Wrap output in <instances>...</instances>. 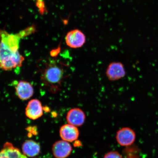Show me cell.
Masks as SVG:
<instances>
[{"mask_svg":"<svg viewBox=\"0 0 158 158\" xmlns=\"http://www.w3.org/2000/svg\"><path fill=\"white\" fill-rule=\"evenodd\" d=\"M15 85L16 92L18 97L22 100H27L34 94V89L30 83L24 81L17 82Z\"/></svg>","mask_w":158,"mask_h":158,"instance_id":"cell-7","label":"cell"},{"mask_svg":"<svg viewBox=\"0 0 158 158\" xmlns=\"http://www.w3.org/2000/svg\"><path fill=\"white\" fill-rule=\"evenodd\" d=\"M126 74L124 65L120 62H112L108 65L106 75L109 80L116 81L124 77Z\"/></svg>","mask_w":158,"mask_h":158,"instance_id":"cell-5","label":"cell"},{"mask_svg":"<svg viewBox=\"0 0 158 158\" xmlns=\"http://www.w3.org/2000/svg\"><path fill=\"white\" fill-rule=\"evenodd\" d=\"M23 153L29 157H34L40 152V147L39 144L33 140L26 141L22 146Z\"/></svg>","mask_w":158,"mask_h":158,"instance_id":"cell-12","label":"cell"},{"mask_svg":"<svg viewBox=\"0 0 158 158\" xmlns=\"http://www.w3.org/2000/svg\"><path fill=\"white\" fill-rule=\"evenodd\" d=\"M103 158H123L122 156L117 151H111L106 153Z\"/></svg>","mask_w":158,"mask_h":158,"instance_id":"cell-13","label":"cell"},{"mask_svg":"<svg viewBox=\"0 0 158 158\" xmlns=\"http://www.w3.org/2000/svg\"><path fill=\"white\" fill-rule=\"evenodd\" d=\"M85 114L83 111L79 108L71 109L67 114L66 119L69 124L80 127L84 124L85 120Z\"/></svg>","mask_w":158,"mask_h":158,"instance_id":"cell-8","label":"cell"},{"mask_svg":"<svg viewBox=\"0 0 158 158\" xmlns=\"http://www.w3.org/2000/svg\"><path fill=\"white\" fill-rule=\"evenodd\" d=\"M66 44L72 48H78L83 46L86 41L85 35L78 29L72 30L67 33L65 37Z\"/></svg>","mask_w":158,"mask_h":158,"instance_id":"cell-3","label":"cell"},{"mask_svg":"<svg viewBox=\"0 0 158 158\" xmlns=\"http://www.w3.org/2000/svg\"><path fill=\"white\" fill-rule=\"evenodd\" d=\"M52 153L56 158H66L70 156L72 148L68 142L61 140L55 143L53 145Z\"/></svg>","mask_w":158,"mask_h":158,"instance_id":"cell-6","label":"cell"},{"mask_svg":"<svg viewBox=\"0 0 158 158\" xmlns=\"http://www.w3.org/2000/svg\"><path fill=\"white\" fill-rule=\"evenodd\" d=\"M26 115L32 120L41 117L43 114L42 105L38 100L33 99L29 101L26 108Z\"/></svg>","mask_w":158,"mask_h":158,"instance_id":"cell-9","label":"cell"},{"mask_svg":"<svg viewBox=\"0 0 158 158\" xmlns=\"http://www.w3.org/2000/svg\"><path fill=\"white\" fill-rule=\"evenodd\" d=\"M41 72L43 84L52 91L58 90L64 78V72L62 67L56 61L50 60L45 63Z\"/></svg>","mask_w":158,"mask_h":158,"instance_id":"cell-2","label":"cell"},{"mask_svg":"<svg viewBox=\"0 0 158 158\" xmlns=\"http://www.w3.org/2000/svg\"><path fill=\"white\" fill-rule=\"evenodd\" d=\"M0 158H27L26 156L22 153L18 148L14 147L13 144L6 143L0 151Z\"/></svg>","mask_w":158,"mask_h":158,"instance_id":"cell-11","label":"cell"},{"mask_svg":"<svg viewBox=\"0 0 158 158\" xmlns=\"http://www.w3.org/2000/svg\"><path fill=\"white\" fill-rule=\"evenodd\" d=\"M136 139L135 132L131 128L123 127L118 130L116 135L118 143L122 147H129L133 144Z\"/></svg>","mask_w":158,"mask_h":158,"instance_id":"cell-4","label":"cell"},{"mask_svg":"<svg viewBox=\"0 0 158 158\" xmlns=\"http://www.w3.org/2000/svg\"><path fill=\"white\" fill-rule=\"evenodd\" d=\"M59 134L61 138L64 141L73 142L77 139L79 131L76 126L72 124H64L61 127Z\"/></svg>","mask_w":158,"mask_h":158,"instance_id":"cell-10","label":"cell"},{"mask_svg":"<svg viewBox=\"0 0 158 158\" xmlns=\"http://www.w3.org/2000/svg\"><path fill=\"white\" fill-rule=\"evenodd\" d=\"M34 32L32 27L16 34L0 30V68L9 71L22 66L25 59L19 51L20 41Z\"/></svg>","mask_w":158,"mask_h":158,"instance_id":"cell-1","label":"cell"}]
</instances>
